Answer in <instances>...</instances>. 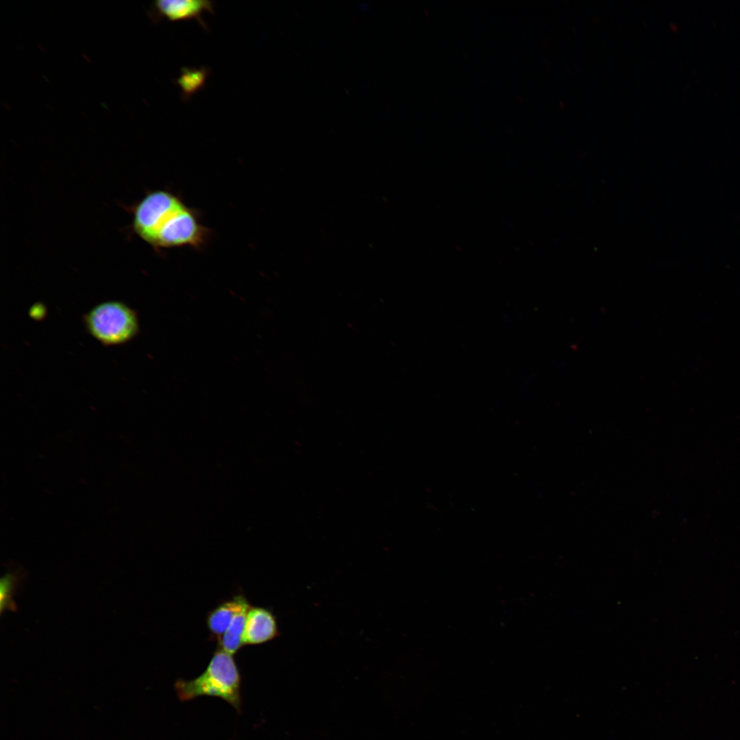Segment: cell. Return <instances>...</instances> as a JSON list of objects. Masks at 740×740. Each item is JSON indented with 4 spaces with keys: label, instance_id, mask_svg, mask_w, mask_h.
Masks as SVG:
<instances>
[{
    "label": "cell",
    "instance_id": "6da1fadb",
    "mask_svg": "<svg viewBox=\"0 0 740 740\" xmlns=\"http://www.w3.org/2000/svg\"><path fill=\"white\" fill-rule=\"evenodd\" d=\"M132 227L157 251L186 247L200 249L212 232L202 223L196 208L167 189L149 191L136 204Z\"/></svg>",
    "mask_w": 740,
    "mask_h": 740
},
{
    "label": "cell",
    "instance_id": "7a4b0ae2",
    "mask_svg": "<svg viewBox=\"0 0 740 740\" xmlns=\"http://www.w3.org/2000/svg\"><path fill=\"white\" fill-rule=\"evenodd\" d=\"M241 676L231 655L217 648L204 671L197 678L175 683L177 695L182 702L199 696L220 698L231 704L237 711H241Z\"/></svg>",
    "mask_w": 740,
    "mask_h": 740
},
{
    "label": "cell",
    "instance_id": "3957f363",
    "mask_svg": "<svg viewBox=\"0 0 740 740\" xmlns=\"http://www.w3.org/2000/svg\"><path fill=\"white\" fill-rule=\"evenodd\" d=\"M83 322L87 332L106 347L126 344L140 332L138 313L120 301L97 304L84 314Z\"/></svg>",
    "mask_w": 740,
    "mask_h": 740
},
{
    "label": "cell",
    "instance_id": "277c9868",
    "mask_svg": "<svg viewBox=\"0 0 740 740\" xmlns=\"http://www.w3.org/2000/svg\"><path fill=\"white\" fill-rule=\"evenodd\" d=\"M214 5L212 1L207 0H158L153 3L149 16L153 23L162 19L172 22L195 19L208 31L202 14L204 12L214 14Z\"/></svg>",
    "mask_w": 740,
    "mask_h": 740
},
{
    "label": "cell",
    "instance_id": "5b68a950",
    "mask_svg": "<svg viewBox=\"0 0 740 740\" xmlns=\"http://www.w3.org/2000/svg\"><path fill=\"white\" fill-rule=\"evenodd\" d=\"M280 634L276 617L270 609L250 606L243 634L245 645L264 643Z\"/></svg>",
    "mask_w": 740,
    "mask_h": 740
},
{
    "label": "cell",
    "instance_id": "8992f818",
    "mask_svg": "<svg viewBox=\"0 0 740 740\" xmlns=\"http://www.w3.org/2000/svg\"><path fill=\"white\" fill-rule=\"evenodd\" d=\"M247 602L245 597L239 594L212 609L206 617V625L212 637L219 640L228 628L236 613Z\"/></svg>",
    "mask_w": 740,
    "mask_h": 740
},
{
    "label": "cell",
    "instance_id": "52a82bcc",
    "mask_svg": "<svg viewBox=\"0 0 740 740\" xmlns=\"http://www.w3.org/2000/svg\"><path fill=\"white\" fill-rule=\"evenodd\" d=\"M250 606L247 602L238 610L225 632L218 640V647L231 655L234 656L245 645L243 634L247 613Z\"/></svg>",
    "mask_w": 740,
    "mask_h": 740
},
{
    "label": "cell",
    "instance_id": "ba28073f",
    "mask_svg": "<svg viewBox=\"0 0 740 740\" xmlns=\"http://www.w3.org/2000/svg\"><path fill=\"white\" fill-rule=\"evenodd\" d=\"M209 73V69L206 67L200 69L182 67L181 75L176 79V84L182 90V99L185 102L189 101L193 95L203 88Z\"/></svg>",
    "mask_w": 740,
    "mask_h": 740
},
{
    "label": "cell",
    "instance_id": "9c48e42d",
    "mask_svg": "<svg viewBox=\"0 0 740 740\" xmlns=\"http://www.w3.org/2000/svg\"><path fill=\"white\" fill-rule=\"evenodd\" d=\"M23 574L21 571H9L0 580V611H16L17 606L13 597L21 585Z\"/></svg>",
    "mask_w": 740,
    "mask_h": 740
}]
</instances>
